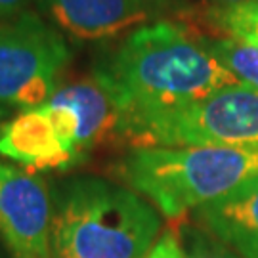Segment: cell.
Instances as JSON below:
<instances>
[{
  "mask_svg": "<svg viewBox=\"0 0 258 258\" xmlns=\"http://www.w3.org/2000/svg\"><path fill=\"white\" fill-rule=\"evenodd\" d=\"M94 75L109 86L124 122L180 109L222 86L239 83L209 52L203 37L174 21L144 23L130 31L96 65Z\"/></svg>",
  "mask_w": 258,
  "mask_h": 258,
  "instance_id": "cell-1",
  "label": "cell"
},
{
  "mask_svg": "<svg viewBox=\"0 0 258 258\" xmlns=\"http://www.w3.org/2000/svg\"><path fill=\"white\" fill-rule=\"evenodd\" d=\"M159 233V211L124 184L75 176L52 189V256L146 258Z\"/></svg>",
  "mask_w": 258,
  "mask_h": 258,
  "instance_id": "cell-2",
  "label": "cell"
},
{
  "mask_svg": "<svg viewBox=\"0 0 258 258\" xmlns=\"http://www.w3.org/2000/svg\"><path fill=\"white\" fill-rule=\"evenodd\" d=\"M122 184L180 220L258 176V148H130L113 166Z\"/></svg>",
  "mask_w": 258,
  "mask_h": 258,
  "instance_id": "cell-3",
  "label": "cell"
},
{
  "mask_svg": "<svg viewBox=\"0 0 258 258\" xmlns=\"http://www.w3.org/2000/svg\"><path fill=\"white\" fill-rule=\"evenodd\" d=\"M120 142L130 148H258V90L228 84L180 109L128 119Z\"/></svg>",
  "mask_w": 258,
  "mask_h": 258,
  "instance_id": "cell-4",
  "label": "cell"
},
{
  "mask_svg": "<svg viewBox=\"0 0 258 258\" xmlns=\"http://www.w3.org/2000/svg\"><path fill=\"white\" fill-rule=\"evenodd\" d=\"M71 63L63 35L44 19L23 12L0 25V105L27 111L52 100Z\"/></svg>",
  "mask_w": 258,
  "mask_h": 258,
  "instance_id": "cell-5",
  "label": "cell"
},
{
  "mask_svg": "<svg viewBox=\"0 0 258 258\" xmlns=\"http://www.w3.org/2000/svg\"><path fill=\"white\" fill-rule=\"evenodd\" d=\"M0 155L27 170L73 168L86 159L77 111L55 98L19 111L0 130Z\"/></svg>",
  "mask_w": 258,
  "mask_h": 258,
  "instance_id": "cell-6",
  "label": "cell"
},
{
  "mask_svg": "<svg viewBox=\"0 0 258 258\" xmlns=\"http://www.w3.org/2000/svg\"><path fill=\"white\" fill-rule=\"evenodd\" d=\"M0 239L12 258H52V189L38 174L2 161Z\"/></svg>",
  "mask_w": 258,
  "mask_h": 258,
  "instance_id": "cell-7",
  "label": "cell"
},
{
  "mask_svg": "<svg viewBox=\"0 0 258 258\" xmlns=\"http://www.w3.org/2000/svg\"><path fill=\"white\" fill-rule=\"evenodd\" d=\"M50 19L79 40H103L144 25L149 8L134 0H40Z\"/></svg>",
  "mask_w": 258,
  "mask_h": 258,
  "instance_id": "cell-8",
  "label": "cell"
},
{
  "mask_svg": "<svg viewBox=\"0 0 258 258\" xmlns=\"http://www.w3.org/2000/svg\"><path fill=\"white\" fill-rule=\"evenodd\" d=\"M194 216L241 258H258V176L197 209Z\"/></svg>",
  "mask_w": 258,
  "mask_h": 258,
  "instance_id": "cell-9",
  "label": "cell"
},
{
  "mask_svg": "<svg viewBox=\"0 0 258 258\" xmlns=\"http://www.w3.org/2000/svg\"><path fill=\"white\" fill-rule=\"evenodd\" d=\"M203 19L214 33L212 38H231L258 46V0L235 6H209Z\"/></svg>",
  "mask_w": 258,
  "mask_h": 258,
  "instance_id": "cell-10",
  "label": "cell"
},
{
  "mask_svg": "<svg viewBox=\"0 0 258 258\" xmlns=\"http://www.w3.org/2000/svg\"><path fill=\"white\" fill-rule=\"evenodd\" d=\"M203 42L209 48V52L239 83L249 84L258 90V46L231 40V38L212 37H203Z\"/></svg>",
  "mask_w": 258,
  "mask_h": 258,
  "instance_id": "cell-11",
  "label": "cell"
},
{
  "mask_svg": "<svg viewBox=\"0 0 258 258\" xmlns=\"http://www.w3.org/2000/svg\"><path fill=\"white\" fill-rule=\"evenodd\" d=\"M174 230L185 258H241L235 250L222 243L218 237H214L211 231L205 230L197 222L184 220Z\"/></svg>",
  "mask_w": 258,
  "mask_h": 258,
  "instance_id": "cell-12",
  "label": "cell"
},
{
  "mask_svg": "<svg viewBox=\"0 0 258 258\" xmlns=\"http://www.w3.org/2000/svg\"><path fill=\"white\" fill-rule=\"evenodd\" d=\"M146 258H185L174 228L161 233V237L157 239L153 249L149 250Z\"/></svg>",
  "mask_w": 258,
  "mask_h": 258,
  "instance_id": "cell-13",
  "label": "cell"
},
{
  "mask_svg": "<svg viewBox=\"0 0 258 258\" xmlns=\"http://www.w3.org/2000/svg\"><path fill=\"white\" fill-rule=\"evenodd\" d=\"M31 0H0V19H14L21 16Z\"/></svg>",
  "mask_w": 258,
  "mask_h": 258,
  "instance_id": "cell-14",
  "label": "cell"
},
{
  "mask_svg": "<svg viewBox=\"0 0 258 258\" xmlns=\"http://www.w3.org/2000/svg\"><path fill=\"white\" fill-rule=\"evenodd\" d=\"M209 6H235V4H243V2H250V0H207Z\"/></svg>",
  "mask_w": 258,
  "mask_h": 258,
  "instance_id": "cell-15",
  "label": "cell"
},
{
  "mask_svg": "<svg viewBox=\"0 0 258 258\" xmlns=\"http://www.w3.org/2000/svg\"><path fill=\"white\" fill-rule=\"evenodd\" d=\"M134 2H138V4H142V6L149 8V6H161V4L172 2V0H134Z\"/></svg>",
  "mask_w": 258,
  "mask_h": 258,
  "instance_id": "cell-16",
  "label": "cell"
},
{
  "mask_svg": "<svg viewBox=\"0 0 258 258\" xmlns=\"http://www.w3.org/2000/svg\"><path fill=\"white\" fill-rule=\"evenodd\" d=\"M10 113H12V109H8V107H4V105H0V130H2V126H4L6 122H8Z\"/></svg>",
  "mask_w": 258,
  "mask_h": 258,
  "instance_id": "cell-17",
  "label": "cell"
},
{
  "mask_svg": "<svg viewBox=\"0 0 258 258\" xmlns=\"http://www.w3.org/2000/svg\"><path fill=\"white\" fill-rule=\"evenodd\" d=\"M52 258H59V256H52Z\"/></svg>",
  "mask_w": 258,
  "mask_h": 258,
  "instance_id": "cell-18",
  "label": "cell"
}]
</instances>
